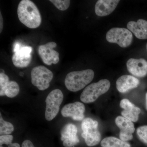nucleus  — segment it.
<instances>
[{
	"label": "nucleus",
	"mask_w": 147,
	"mask_h": 147,
	"mask_svg": "<svg viewBox=\"0 0 147 147\" xmlns=\"http://www.w3.org/2000/svg\"><path fill=\"white\" fill-rule=\"evenodd\" d=\"M55 42H49L46 44L40 45L38 53L44 63L48 65L57 64L59 61V54L54 50L57 47Z\"/></svg>",
	"instance_id": "9"
},
{
	"label": "nucleus",
	"mask_w": 147,
	"mask_h": 147,
	"mask_svg": "<svg viewBox=\"0 0 147 147\" xmlns=\"http://www.w3.org/2000/svg\"><path fill=\"white\" fill-rule=\"evenodd\" d=\"M133 38L132 33L128 29L124 28H113L108 31L106 35L108 42L117 43L123 48L130 45Z\"/></svg>",
	"instance_id": "7"
},
{
	"label": "nucleus",
	"mask_w": 147,
	"mask_h": 147,
	"mask_svg": "<svg viewBox=\"0 0 147 147\" xmlns=\"http://www.w3.org/2000/svg\"><path fill=\"white\" fill-rule=\"evenodd\" d=\"M53 76V72L44 66L35 67L31 72L32 84L40 90H45L50 86Z\"/></svg>",
	"instance_id": "5"
},
{
	"label": "nucleus",
	"mask_w": 147,
	"mask_h": 147,
	"mask_svg": "<svg viewBox=\"0 0 147 147\" xmlns=\"http://www.w3.org/2000/svg\"><path fill=\"white\" fill-rule=\"evenodd\" d=\"M102 147H131L129 143L113 137H107L100 143Z\"/></svg>",
	"instance_id": "19"
},
{
	"label": "nucleus",
	"mask_w": 147,
	"mask_h": 147,
	"mask_svg": "<svg viewBox=\"0 0 147 147\" xmlns=\"http://www.w3.org/2000/svg\"><path fill=\"white\" fill-rule=\"evenodd\" d=\"M54 5L59 10L65 11L67 9L70 5L69 0H50Z\"/></svg>",
	"instance_id": "21"
},
{
	"label": "nucleus",
	"mask_w": 147,
	"mask_h": 147,
	"mask_svg": "<svg viewBox=\"0 0 147 147\" xmlns=\"http://www.w3.org/2000/svg\"><path fill=\"white\" fill-rule=\"evenodd\" d=\"M0 134L1 135H8L13 132L14 127L12 124L4 120L0 114Z\"/></svg>",
	"instance_id": "20"
},
{
	"label": "nucleus",
	"mask_w": 147,
	"mask_h": 147,
	"mask_svg": "<svg viewBox=\"0 0 147 147\" xmlns=\"http://www.w3.org/2000/svg\"><path fill=\"white\" fill-rule=\"evenodd\" d=\"M17 14L19 21L29 28H36L41 24L42 19L39 9L30 0H22L19 3Z\"/></svg>",
	"instance_id": "1"
},
{
	"label": "nucleus",
	"mask_w": 147,
	"mask_h": 147,
	"mask_svg": "<svg viewBox=\"0 0 147 147\" xmlns=\"http://www.w3.org/2000/svg\"><path fill=\"white\" fill-rule=\"evenodd\" d=\"M146 109L147 110V93L146 94Z\"/></svg>",
	"instance_id": "27"
},
{
	"label": "nucleus",
	"mask_w": 147,
	"mask_h": 147,
	"mask_svg": "<svg viewBox=\"0 0 147 147\" xmlns=\"http://www.w3.org/2000/svg\"><path fill=\"white\" fill-rule=\"evenodd\" d=\"M121 108L123 110L121 112L122 115L132 122H136L138 120L141 109L136 107L127 99H123L120 103Z\"/></svg>",
	"instance_id": "14"
},
{
	"label": "nucleus",
	"mask_w": 147,
	"mask_h": 147,
	"mask_svg": "<svg viewBox=\"0 0 147 147\" xmlns=\"http://www.w3.org/2000/svg\"><path fill=\"white\" fill-rule=\"evenodd\" d=\"M85 105L82 102H75L65 105L61 111L62 115L65 117H71L75 121H81L84 119Z\"/></svg>",
	"instance_id": "11"
},
{
	"label": "nucleus",
	"mask_w": 147,
	"mask_h": 147,
	"mask_svg": "<svg viewBox=\"0 0 147 147\" xmlns=\"http://www.w3.org/2000/svg\"><path fill=\"white\" fill-rule=\"evenodd\" d=\"M8 147H20V145L18 143H11L9 145Z\"/></svg>",
	"instance_id": "26"
},
{
	"label": "nucleus",
	"mask_w": 147,
	"mask_h": 147,
	"mask_svg": "<svg viewBox=\"0 0 147 147\" xmlns=\"http://www.w3.org/2000/svg\"><path fill=\"white\" fill-rule=\"evenodd\" d=\"M13 137L12 135H1L0 136V145L1 147L3 144L9 145L12 143L13 140Z\"/></svg>",
	"instance_id": "23"
},
{
	"label": "nucleus",
	"mask_w": 147,
	"mask_h": 147,
	"mask_svg": "<svg viewBox=\"0 0 147 147\" xmlns=\"http://www.w3.org/2000/svg\"><path fill=\"white\" fill-rule=\"evenodd\" d=\"M14 54L12 61L13 65L17 67L24 68L30 64L32 61V48L30 46H25L16 42L13 45Z\"/></svg>",
	"instance_id": "8"
},
{
	"label": "nucleus",
	"mask_w": 147,
	"mask_h": 147,
	"mask_svg": "<svg viewBox=\"0 0 147 147\" xmlns=\"http://www.w3.org/2000/svg\"><path fill=\"white\" fill-rule=\"evenodd\" d=\"M137 132L139 139L147 144V125L139 127L137 129Z\"/></svg>",
	"instance_id": "22"
},
{
	"label": "nucleus",
	"mask_w": 147,
	"mask_h": 147,
	"mask_svg": "<svg viewBox=\"0 0 147 147\" xmlns=\"http://www.w3.org/2000/svg\"><path fill=\"white\" fill-rule=\"evenodd\" d=\"M20 90L19 85L15 81H9L5 86L0 89L1 96H6L9 98H13L18 94Z\"/></svg>",
	"instance_id": "18"
},
{
	"label": "nucleus",
	"mask_w": 147,
	"mask_h": 147,
	"mask_svg": "<svg viewBox=\"0 0 147 147\" xmlns=\"http://www.w3.org/2000/svg\"><path fill=\"white\" fill-rule=\"evenodd\" d=\"M110 87V82L107 79H102L97 83H92L84 89L80 99L84 103L94 102L100 96L107 92Z\"/></svg>",
	"instance_id": "3"
},
{
	"label": "nucleus",
	"mask_w": 147,
	"mask_h": 147,
	"mask_svg": "<svg viewBox=\"0 0 147 147\" xmlns=\"http://www.w3.org/2000/svg\"><path fill=\"white\" fill-rule=\"evenodd\" d=\"M22 147H35L33 144L29 140H26L22 143Z\"/></svg>",
	"instance_id": "24"
},
{
	"label": "nucleus",
	"mask_w": 147,
	"mask_h": 147,
	"mask_svg": "<svg viewBox=\"0 0 147 147\" xmlns=\"http://www.w3.org/2000/svg\"><path fill=\"white\" fill-rule=\"evenodd\" d=\"M119 2V0H98L95 6L96 14L98 16H108L115 10Z\"/></svg>",
	"instance_id": "15"
},
{
	"label": "nucleus",
	"mask_w": 147,
	"mask_h": 147,
	"mask_svg": "<svg viewBox=\"0 0 147 147\" xmlns=\"http://www.w3.org/2000/svg\"><path fill=\"white\" fill-rule=\"evenodd\" d=\"M98 123L90 118L84 119L82 121V135L88 146L92 147L99 144L101 134L98 129Z\"/></svg>",
	"instance_id": "4"
},
{
	"label": "nucleus",
	"mask_w": 147,
	"mask_h": 147,
	"mask_svg": "<svg viewBox=\"0 0 147 147\" xmlns=\"http://www.w3.org/2000/svg\"><path fill=\"white\" fill-rule=\"evenodd\" d=\"M94 75V71L90 69L71 71L66 76L65 84L69 90L79 91L92 82Z\"/></svg>",
	"instance_id": "2"
},
{
	"label": "nucleus",
	"mask_w": 147,
	"mask_h": 147,
	"mask_svg": "<svg viewBox=\"0 0 147 147\" xmlns=\"http://www.w3.org/2000/svg\"><path fill=\"white\" fill-rule=\"evenodd\" d=\"M115 123L120 129L119 137L121 140L126 142L132 139L135 127L131 121L123 116H118L115 119Z\"/></svg>",
	"instance_id": "12"
},
{
	"label": "nucleus",
	"mask_w": 147,
	"mask_h": 147,
	"mask_svg": "<svg viewBox=\"0 0 147 147\" xmlns=\"http://www.w3.org/2000/svg\"><path fill=\"white\" fill-rule=\"evenodd\" d=\"M127 26L137 38L140 39H147V21L139 19L137 22L129 21L127 23Z\"/></svg>",
	"instance_id": "17"
},
{
	"label": "nucleus",
	"mask_w": 147,
	"mask_h": 147,
	"mask_svg": "<svg viewBox=\"0 0 147 147\" xmlns=\"http://www.w3.org/2000/svg\"><path fill=\"white\" fill-rule=\"evenodd\" d=\"M77 131V127L73 124H67L63 127L61 131V140L64 146L74 147L79 143Z\"/></svg>",
	"instance_id": "10"
},
{
	"label": "nucleus",
	"mask_w": 147,
	"mask_h": 147,
	"mask_svg": "<svg viewBox=\"0 0 147 147\" xmlns=\"http://www.w3.org/2000/svg\"></svg>",
	"instance_id": "28"
},
{
	"label": "nucleus",
	"mask_w": 147,
	"mask_h": 147,
	"mask_svg": "<svg viewBox=\"0 0 147 147\" xmlns=\"http://www.w3.org/2000/svg\"><path fill=\"white\" fill-rule=\"evenodd\" d=\"M63 98V93L59 89L53 90L47 95L45 111V118L47 121H52L58 115Z\"/></svg>",
	"instance_id": "6"
},
{
	"label": "nucleus",
	"mask_w": 147,
	"mask_h": 147,
	"mask_svg": "<svg viewBox=\"0 0 147 147\" xmlns=\"http://www.w3.org/2000/svg\"><path fill=\"white\" fill-rule=\"evenodd\" d=\"M126 65L129 72L134 76L144 77L147 75V61L143 58L129 59Z\"/></svg>",
	"instance_id": "13"
},
{
	"label": "nucleus",
	"mask_w": 147,
	"mask_h": 147,
	"mask_svg": "<svg viewBox=\"0 0 147 147\" xmlns=\"http://www.w3.org/2000/svg\"><path fill=\"white\" fill-rule=\"evenodd\" d=\"M139 83V79L136 77L131 75H124L117 80L116 87L119 92L123 93L137 88Z\"/></svg>",
	"instance_id": "16"
},
{
	"label": "nucleus",
	"mask_w": 147,
	"mask_h": 147,
	"mask_svg": "<svg viewBox=\"0 0 147 147\" xmlns=\"http://www.w3.org/2000/svg\"><path fill=\"white\" fill-rule=\"evenodd\" d=\"M3 21L1 13L0 12V33H1L3 30Z\"/></svg>",
	"instance_id": "25"
}]
</instances>
